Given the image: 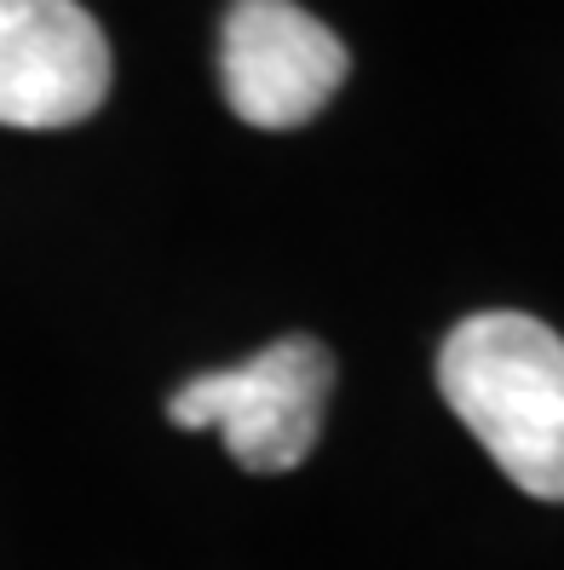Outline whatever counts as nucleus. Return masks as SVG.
<instances>
[{
    "mask_svg": "<svg viewBox=\"0 0 564 570\" xmlns=\"http://www.w3.org/2000/svg\"><path fill=\"white\" fill-rule=\"evenodd\" d=\"M438 386L489 461L536 501H564V341L524 312L467 317L438 352Z\"/></svg>",
    "mask_w": 564,
    "mask_h": 570,
    "instance_id": "f257e3e1",
    "label": "nucleus"
},
{
    "mask_svg": "<svg viewBox=\"0 0 564 570\" xmlns=\"http://www.w3.org/2000/svg\"><path fill=\"white\" fill-rule=\"evenodd\" d=\"M328 381H335V357L311 334H288L243 368L179 386L168 397V421L179 432H219L248 473H294L323 432Z\"/></svg>",
    "mask_w": 564,
    "mask_h": 570,
    "instance_id": "f03ea898",
    "label": "nucleus"
},
{
    "mask_svg": "<svg viewBox=\"0 0 564 570\" xmlns=\"http://www.w3.org/2000/svg\"><path fill=\"white\" fill-rule=\"evenodd\" d=\"M352 70L346 41L294 0H230L219 36L225 105L237 121L288 132L306 127Z\"/></svg>",
    "mask_w": 564,
    "mask_h": 570,
    "instance_id": "7ed1b4c3",
    "label": "nucleus"
},
{
    "mask_svg": "<svg viewBox=\"0 0 564 570\" xmlns=\"http://www.w3.org/2000/svg\"><path fill=\"white\" fill-rule=\"evenodd\" d=\"M110 92V41L76 0H0V127H76Z\"/></svg>",
    "mask_w": 564,
    "mask_h": 570,
    "instance_id": "20e7f679",
    "label": "nucleus"
}]
</instances>
